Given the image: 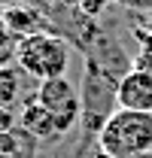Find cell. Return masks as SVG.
Here are the masks:
<instances>
[{
    "label": "cell",
    "instance_id": "6da1fadb",
    "mask_svg": "<svg viewBox=\"0 0 152 158\" xmlns=\"http://www.w3.org/2000/svg\"><path fill=\"white\" fill-rule=\"evenodd\" d=\"M116 88H119V79L107 76L103 70H97L95 64L85 61V76H82V88H79V103H82V137H79V152L88 149L91 137H100L103 125L110 122L116 110H119V100H116Z\"/></svg>",
    "mask_w": 152,
    "mask_h": 158
},
{
    "label": "cell",
    "instance_id": "7a4b0ae2",
    "mask_svg": "<svg viewBox=\"0 0 152 158\" xmlns=\"http://www.w3.org/2000/svg\"><path fill=\"white\" fill-rule=\"evenodd\" d=\"M97 149L110 158H137L152 152V113L116 110L97 137Z\"/></svg>",
    "mask_w": 152,
    "mask_h": 158
},
{
    "label": "cell",
    "instance_id": "3957f363",
    "mask_svg": "<svg viewBox=\"0 0 152 158\" xmlns=\"http://www.w3.org/2000/svg\"><path fill=\"white\" fill-rule=\"evenodd\" d=\"M70 43L55 34L46 31L37 37L19 40V52H15V64L21 73H31L34 79L46 82V79H61L70 67Z\"/></svg>",
    "mask_w": 152,
    "mask_h": 158
},
{
    "label": "cell",
    "instance_id": "277c9868",
    "mask_svg": "<svg viewBox=\"0 0 152 158\" xmlns=\"http://www.w3.org/2000/svg\"><path fill=\"white\" fill-rule=\"evenodd\" d=\"M37 100H40V106L49 113V118H52V125H55V131H58V137H64L76 122H79V116H82L79 91L73 88V82H70L67 76L40 82Z\"/></svg>",
    "mask_w": 152,
    "mask_h": 158
},
{
    "label": "cell",
    "instance_id": "5b68a950",
    "mask_svg": "<svg viewBox=\"0 0 152 158\" xmlns=\"http://www.w3.org/2000/svg\"><path fill=\"white\" fill-rule=\"evenodd\" d=\"M119 110H134V113H152V70L134 67L125 73L119 88H116Z\"/></svg>",
    "mask_w": 152,
    "mask_h": 158
},
{
    "label": "cell",
    "instance_id": "8992f818",
    "mask_svg": "<svg viewBox=\"0 0 152 158\" xmlns=\"http://www.w3.org/2000/svg\"><path fill=\"white\" fill-rule=\"evenodd\" d=\"M0 19L6 21V27L12 31L15 40H27V37H37V34L52 31V21L43 12V6L31 3V0L27 3H19V6H6L0 12Z\"/></svg>",
    "mask_w": 152,
    "mask_h": 158
},
{
    "label": "cell",
    "instance_id": "52a82bcc",
    "mask_svg": "<svg viewBox=\"0 0 152 158\" xmlns=\"http://www.w3.org/2000/svg\"><path fill=\"white\" fill-rule=\"evenodd\" d=\"M19 125H21V131L31 134L34 140H58L55 125H52L49 113L40 106L37 94H34V98H21V103H19Z\"/></svg>",
    "mask_w": 152,
    "mask_h": 158
},
{
    "label": "cell",
    "instance_id": "ba28073f",
    "mask_svg": "<svg viewBox=\"0 0 152 158\" xmlns=\"http://www.w3.org/2000/svg\"><path fill=\"white\" fill-rule=\"evenodd\" d=\"M21 79H19V67H3L0 70V106L12 110L15 103H21Z\"/></svg>",
    "mask_w": 152,
    "mask_h": 158
},
{
    "label": "cell",
    "instance_id": "9c48e42d",
    "mask_svg": "<svg viewBox=\"0 0 152 158\" xmlns=\"http://www.w3.org/2000/svg\"><path fill=\"white\" fill-rule=\"evenodd\" d=\"M15 52H19V40L12 37V31L6 27V21L0 19V70L15 64Z\"/></svg>",
    "mask_w": 152,
    "mask_h": 158
},
{
    "label": "cell",
    "instance_id": "30bf717a",
    "mask_svg": "<svg viewBox=\"0 0 152 158\" xmlns=\"http://www.w3.org/2000/svg\"><path fill=\"white\" fill-rule=\"evenodd\" d=\"M113 3H116V0H79V6H76V9H79L85 19L97 21L107 9H110V6H113Z\"/></svg>",
    "mask_w": 152,
    "mask_h": 158
},
{
    "label": "cell",
    "instance_id": "8fae6325",
    "mask_svg": "<svg viewBox=\"0 0 152 158\" xmlns=\"http://www.w3.org/2000/svg\"><path fill=\"white\" fill-rule=\"evenodd\" d=\"M19 128V113L15 110H6V106H0V134H6V131H15Z\"/></svg>",
    "mask_w": 152,
    "mask_h": 158
},
{
    "label": "cell",
    "instance_id": "7c38bea8",
    "mask_svg": "<svg viewBox=\"0 0 152 158\" xmlns=\"http://www.w3.org/2000/svg\"><path fill=\"white\" fill-rule=\"evenodd\" d=\"M116 3L128 6V9H134V12H152V0H116Z\"/></svg>",
    "mask_w": 152,
    "mask_h": 158
},
{
    "label": "cell",
    "instance_id": "4fadbf2b",
    "mask_svg": "<svg viewBox=\"0 0 152 158\" xmlns=\"http://www.w3.org/2000/svg\"><path fill=\"white\" fill-rule=\"evenodd\" d=\"M49 6H55V9H76L79 0H49Z\"/></svg>",
    "mask_w": 152,
    "mask_h": 158
},
{
    "label": "cell",
    "instance_id": "5bb4252c",
    "mask_svg": "<svg viewBox=\"0 0 152 158\" xmlns=\"http://www.w3.org/2000/svg\"><path fill=\"white\" fill-rule=\"evenodd\" d=\"M19 3H27V0H0V6L6 9V6H19Z\"/></svg>",
    "mask_w": 152,
    "mask_h": 158
},
{
    "label": "cell",
    "instance_id": "9a60e30c",
    "mask_svg": "<svg viewBox=\"0 0 152 158\" xmlns=\"http://www.w3.org/2000/svg\"><path fill=\"white\" fill-rule=\"evenodd\" d=\"M91 158H110V155H107V152H100V149H97V152H95V155H91Z\"/></svg>",
    "mask_w": 152,
    "mask_h": 158
},
{
    "label": "cell",
    "instance_id": "2e32d148",
    "mask_svg": "<svg viewBox=\"0 0 152 158\" xmlns=\"http://www.w3.org/2000/svg\"><path fill=\"white\" fill-rule=\"evenodd\" d=\"M137 158H152V152H143V155H137Z\"/></svg>",
    "mask_w": 152,
    "mask_h": 158
},
{
    "label": "cell",
    "instance_id": "e0dca14e",
    "mask_svg": "<svg viewBox=\"0 0 152 158\" xmlns=\"http://www.w3.org/2000/svg\"><path fill=\"white\" fill-rule=\"evenodd\" d=\"M0 158H3V155H0Z\"/></svg>",
    "mask_w": 152,
    "mask_h": 158
}]
</instances>
